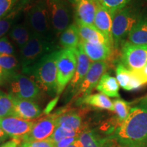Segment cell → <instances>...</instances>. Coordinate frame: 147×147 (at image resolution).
I'll return each mask as SVG.
<instances>
[{"label":"cell","mask_w":147,"mask_h":147,"mask_svg":"<svg viewBox=\"0 0 147 147\" xmlns=\"http://www.w3.org/2000/svg\"><path fill=\"white\" fill-rule=\"evenodd\" d=\"M120 145H141L147 147V100L131 108L127 117L113 136Z\"/></svg>","instance_id":"cell-1"},{"label":"cell","mask_w":147,"mask_h":147,"mask_svg":"<svg viewBox=\"0 0 147 147\" xmlns=\"http://www.w3.org/2000/svg\"><path fill=\"white\" fill-rule=\"evenodd\" d=\"M59 51L45 55L31 69L29 76L36 81L41 90L53 96L57 94V59Z\"/></svg>","instance_id":"cell-2"},{"label":"cell","mask_w":147,"mask_h":147,"mask_svg":"<svg viewBox=\"0 0 147 147\" xmlns=\"http://www.w3.org/2000/svg\"><path fill=\"white\" fill-rule=\"evenodd\" d=\"M60 50L55 40L46 39L32 34L28 42L20 49L19 62L22 71L29 75L35 64L45 55Z\"/></svg>","instance_id":"cell-3"},{"label":"cell","mask_w":147,"mask_h":147,"mask_svg":"<svg viewBox=\"0 0 147 147\" xmlns=\"http://www.w3.org/2000/svg\"><path fill=\"white\" fill-rule=\"evenodd\" d=\"M141 12L142 10L139 5L129 3L115 14L112 25L113 48L118 49L127 41L129 34L136 24Z\"/></svg>","instance_id":"cell-4"},{"label":"cell","mask_w":147,"mask_h":147,"mask_svg":"<svg viewBox=\"0 0 147 147\" xmlns=\"http://www.w3.org/2000/svg\"><path fill=\"white\" fill-rule=\"evenodd\" d=\"M26 21L32 34L54 40L47 0H38L27 13Z\"/></svg>","instance_id":"cell-5"},{"label":"cell","mask_w":147,"mask_h":147,"mask_svg":"<svg viewBox=\"0 0 147 147\" xmlns=\"http://www.w3.org/2000/svg\"><path fill=\"white\" fill-rule=\"evenodd\" d=\"M7 84L8 95L15 98L34 102L41 94V89L34 79L23 74H13Z\"/></svg>","instance_id":"cell-6"},{"label":"cell","mask_w":147,"mask_h":147,"mask_svg":"<svg viewBox=\"0 0 147 147\" xmlns=\"http://www.w3.org/2000/svg\"><path fill=\"white\" fill-rule=\"evenodd\" d=\"M53 32L60 36L72 23L74 10L71 5L64 0H47Z\"/></svg>","instance_id":"cell-7"},{"label":"cell","mask_w":147,"mask_h":147,"mask_svg":"<svg viewBox=\"0 0 147 147\" xmlns=\"http://www.w3.org/2000/svg\"><path fill=\"white\" fill-rule=\"evenodd\" d=\"M77 65L75 49H60L57 59V95H59L72 79Z\"/></svg>","instance_id":"cell-8"},{"label":"cell","mask_w":147,"mask_h":147,"mask_svg":"<svg viewBox=\"0 0 147 147\" xmlns=\"http://www.w3.org/2000/svg\"><path fill=\"white\" fill-rule=\"evenodd\" d=\"M121 61L129 71L142 69L147 63V45L125 41L121 47Z\"/></svg>","instance_id":"cell-9"},{"label":"cell","mask_w":147,"mask_h":147,"mask_svg":"<svg viewBox=\"0 0 147 147\" xmlns=\"http://www.w3.org/2000/svg\"><path fill=\"white\" fill-rule=\"evenodd\" d=\"M108 68V63L104 61H97L91 63L89 71L77 90L75 96L82 98L91 94L100 81L101 77Z\"/></svg>","instance_id":"cell-10"},{"label":"cell","mask_w":147,"mask_h":147,"mask_svg":"<svg viewBox=\"0 0 147 147\" xmlns=\"http://www.w3.org/2000/svg\"><path fill=\"white\" fill-rule=\"evenodd\" d=\"M56 114L44 117L36 121L32 129L22 138V142L43 140L51 136L56 127Z\"/></svg>","instance_id":"cell-11"},{"label":"cell","mask_w":147,"mask_h":147,"mask_svg":"<svg viewBox=\"0 0 147 147\" xmlns=\"http://www.w3.org/2000/svg\"><path fill=\"white\" fill-rule=\"evenodd\" d=\"M36 121H27L18 117H8L0 118V127L14 139L21 141L22 138L32 129Z\"/></svg>","instance_id":"cell-12"},{"label":"cell","mask_w":147,"mask_h":147,"mask_svg":"<svg viewBox=\"0 0 147 147\" xmlns=\"http://www.w3.org/2000/svg\"><path fill=\"white\" fill-rule=\"evenodd\" d=\"M75 53H76L77 58L76 71L72 79L69 82L68 88H67L69 93H74V94H76L79 86L80 85L84 76L87 74L91 64V61L84 53L82 47L79 45L75 49Z\"/></svg>","instance_id":"cell-13"},{"label":"cell","mask_w":147,"mask_h":147,"mask_svg":"<svg viewBox=\"0 0 147 147\" xmlns=\"http://www.w3.org/2000/svg\"><path fill=\"white\" fill-rule=\"evenodd\" d=\"M11 98L13 103L14 117L24 120L32 121L41 116V108L34 101L22 100L13 97H11Z\"/></svg>","instance_id":"cell-14"},{"label":"cell","mask_w":147,"mask_h":147,"mask_svg":"<svg viewBox=\"0 0 147 147\" xmlns=\"http://www.w3.org/2000/svg\"><path fill=\"white\" fill-rule=\"evenodd\" d=\"M74 6L75 23L93 25L97 8L95 0H76Z\"/></svg>","instance_id":"cell-15"},{"label":"cell","mask_w":147,"mask_h":147,"mask_svg":"<svg viewBox=\"0 0 147 147\" xmlns=\"http://www.w3.org/2000/svg\"><path fill=\"white\" fill-rule=\"evenodd\" d=\"M79 45L93 62L104 61L110 57L112 54L113 47L109 44L93 43L80 41Z\"/></svg>","instance_id":"cell-16"},{"label":"cell","mask_w":147,"mask_h":147,"mask_svg":"<svg viewBox=\"0 0 147 147\" xmlns=\"http://www.w3.org/2000/svg\"><path fill=\"white\" fill-rule=\"evenodd\" d=\"M112 25H113V16L105 8L97 3V8L93 22V26L98 29L104 35L108 42L113 46L112 38Z\"/></svg>","instance_id":"cell-17"},{"label":"cell","mask_w":147,"mask_h":147,"mask_svg":"<svg viewBox=\"0 0 147 147\" xmlns=\"http://www.w3.org/2000/svg\"><path fill=\"white\" fill-rule=\"evenodd\" d=\"M127 41L135 45H147V10L141 12Z\"/></svg>","instance_id":"cell-18"},{"label":"cell","mask_w":147,"mask_h":147,"mask_svg":"<svg viewBox=\"0 0 147 147\" xmlns=\"http://www.w3.org/2000/svg\"><path fill=\"white\" fill-rule=\"evenodd\" d=\"M55 123L56 126L63 127L74 131H82V116L76 112H66L59 115H57Z\"/></svg>","instance_id":"cell-19"},{"label":"cell","mask_w":147,"mask_h":147,"mask_svg":"<svg viewBox=\"0 0 147 147\" xmlns=\"http://www.w3.org/2000/svg\"><path fill=\"white\" fill-rule=\"evenodd\" d=\"M31 36L32 32L26 20L23 23L14 24L9 32V37L19 49L28 42Z\"/></svg>","instance_id":"cell-20"},{"label":"cell","mask_w":147,"mask_h":147,"mask_svg":"<svg viewBox=\"0 0 147 147\" xmlns=\"http://www.w3.org/2000/svg\"><path fill=\"white\" fill-rule=\"evenodd\" d=\"M29 1L30 0H21L13 10L0 19V39L10 30Z\"/></svg>","instance_id":"cell-21"},{"label":"cell","mask_w":147,"mask_h":147,"mask_svg":"<svg viewBox=\"0 0 147 147\" xmlns=\"http://www.w3.org/2000/svg\"><path fill=\"white\" fill-rule=\"evenodd\" d=\"M119 87L120 86L116 78L112 76L110 74L104 73L101 77L95 89L108 97L119 98Z\"/></svg>","instance_id":"cell-22"},{"label":"cell","mask_w":147,"mask_h":147,"mask_svg":"<svg viewBox=\"0 0 147 147\" xmlns=\"http://www.w3.org/2000/svg\"><path fill=\"white\" fill-rule=\"evenodd\" d=\"M76 24L78 28L80 41L93 42V43H106L110 45L104 35L99 32L98 29L95 28L93 25H84L80 23H76Z\"/></svg>","instance_id":"cell-23"},{"label":"cell","mask_w":147,"mask_h":147,"mask_svg":"<svg viewBox=\"0 0 147 147\" xmlns=\"http://www.w3.org/2000/svg\"><path fill=\"white\" fill-rule=\"evenodd\" d=\"M77 102L78 104H85L100 109L115 112L113 102L110 100L109 97L101 93L90 94L87 96L79 98Z\"/></svg>","instance_id":"cell-24"},{"label":"cell","mask_w":147,"mask_h":147,"mask_svg":"<svg viewBox=\"0 0 147 147\" xmlns=\"http://www.w3.org/2000/svg\"><path fill=\"white\" fill-rule=\"evenodd\" d=\"M80 43V35L76 23H71L59 36V44L63 49H76Z\"/></svg>","instance_id":"cell-25"},{"label":"cell","mask_w":147,"mask_h":147,"mask_svg":"<svg viewBox=\"0 0 147 147\" xmlns=\"http://www.w3.org/2000/svg\"><path fill=\"white\" fill-rule=\"evenodd\" d=\"M74 144L78 147H103L102 140L90 129L83 130Z\"/></svg>","instance_id":"cell-26"},{"label":"cell","mask_w":147,"mask_h":147,"mask_svg":"<svg viewBox=\"0 0 147 147\" xmlns=\"http://www.w3.org/2000/svg\"><path fill=\"white\" fill-rule=\"evenodd\" d=\"M113 103L115 113H116L117 116V122L121 125L127 117L129 113L130 109H131L129 103L121 98L116 99L113 101Z\"/></svg>","instance_id":"cell-27"},{"label":"cell","mask_w":147,"mask_h":147,"mask_svg":"<svg viewBox=\"0 0 147 147\" xmlns=\"http://www.w3.org/2000/svg\"><path fill=\"white\" fill-rule=\"evenodd\" d=\"M14 116L13 103L11 97L0 90V118Z\"/></svg>","instance_id":"cell-28"},{"label":"cell","mask_w":147,"mask_h":147,"mask_svg":"<svg viewBox=\"0 0 147 147\" xmlns=\"http://www.w3.org/2000/svg\"><path fill=\"white\" fill-rule=\"evenodd\" d=\"M131 1L132 0H98L97 3L105 8L113 17L116 12L128 5Z\"/></svg>","instance_id":"cell-29"},{"label":"cell","mask_w":147,"mask_h":147,"mask_svg":"<svg viewBox=\"0 0 147 147\" xmlns=\"http://www.w3.org/2000/svg\"><path fill=\"white\" fill-rule=\"evenodd\" d=\"M20 66L19 61L14 55L0 54V67L2 69L14 74L16 73Z\"/></svg>","instance_id":"cell-30"},{"label":"cell","mask_w":147,"mask_h":147,"mask_svg":"<svg viewBox=\"0 0 147 147\" xmlns=\"http://www.w3.org/2000/svg\"><path fill=\"white\" fill-rule=\"evenodd\" d=\"M81 132L82 131H74V130L68 129L64 128L63 127L61 126H56L54 132L51 135V136L49 138V139L53 143H55L60 141L61 140L67 138L78 137Z\"/></svg>","instance_id":"cell-31"},{"label":"cell","mask_w":147,"mask_h":147,"mask_svg":"<svg viewBox=\"0 0 147 147\" xmlns=\"http://www.w3.org/2000/svg\"><path fill=\"white\" fill-rule=\"evenodd\" d=\"M116 77L119 86L123 89L127 90L131 78V71L120 63L116 67Z\"/></svg>","instance_id":"cell-32"},{"label":"cell","mask_w":147,"mask_h":147,"mask_svg":"<svg viewBox=\"0 0 147 147\" xmlns=\"http://www.w3.org/2000/svg\"><path fill=\"white\" fill-rule=\"evenodd\" d=\"M21 0H0V19L15 8Z\"/></svg>","instance_id":"cell-33"},{"label":"cell","mask_w":147,"mask_h":147,"mask_svg":"<svg viewBox=\"0 0 147 147\" xmlns=\"http://www.w3.org/2000/svg\"><path fill=\"white\" fill-rule=\"evenodd\" d=\"M15 53L14 47L10 42L6 36L3 37L0 39V54L14 55Z\"/></svg>","instance_id":"cell-34"},{"label":"cell","mask_w":147,"mask_h":147,"mask_svg":"<svg viewBox=\"0 0 147 147\" xmlns=\"http://www.w3.org/2000/svg\"><path fill=\"white\" fill-rule=\"evenodd\" d=\"M21 144L24 147H55L54 143L49 138L34 142H22Z\"/></svg>","instance_id":"cell-35"},{"label":"cell","mask_w":147,"mask_h":147,"mask_svg":"<svg viewBox=\"0 0 147 147\" xmlns=\"http://www.w3.org/2000/svg\"><path fill=\"white\" fill-rule=\"evenodd\" d=\"M131 80H130L129 84L127 89L126 91H136V90L139 89L142 85H144L143 82L141 81L140 79L136 75L132 73L131 71Z\"/></svg>","instance_id":"cell-36"},{"label":"cell","mask_w":147,"mask_h":147,"mask_svg":"<svg viewBox=\"0 0 147 147\" xmlns=\"http://www.w3.org/2000/svg\"><path fill=\"white\" fill-rule=\"evenodd\" d=\"M131 71L132 73H134L135 75H136V76L140 79L141 81L143 82V84H145L147 83V63L142 69H138V70H134Z\"/></svg>","instance_id":"cell-37"},{"label":"cell","mask_w":147,"mask_h":147,"mask_svg":"<svg viewBox=\"0 0 147 147\" xmlns=\"http://www.w3.org/2000/svg\"><path fill=\"white\" fill-rule=\"evenodd\" d=\"M78 138V136L62 139L59 142L54 143V146L55 147H68L69 145L74 144Z\"/></svg>","instance_id":"cell-38"},{"label":"cell","mask_w":147,"mask_h":147,"mask_svg":"<svg viewBox=\"0 0 147 147\" xmlns=\"http://www.w3.org/2000/svg\"><path fill=\"white\" fill-rule=\"evenodd\" d=\"M13 74L8 72V71L5 70L0 67V85H3L4 84H7L8 79Z\"/></svg>","instance_id":"cell-39"},{"label":"cell","mask_w":147,"mask_h":147,"mask_svg":"<svg viewBox=\"0 0 147 147\" xmlns=\"http://www.w3.org/2000/svg\"><path fill=\"white\" fill-rule=\"evenodd\" d=\"M21 141L18 139L12 138L11 140L5 142L4 144L1 145L0 147H18L21 144Z\"/></svg>","instance_id":"cell-40"},{"label":"cell","mask_w":147,"mask_h":147,"mask_svg":"<svg viewBox=\"0 0 147 147\" xmlns=\"http://www.w3.org/2000/svg\"><path fill=\"white\" fill-rule=\"evenodd\" d=\"M0 138L4 140L5 141L9 138L8 134L5 133V132L3 131V130L1 127H0Z\"/></svg>","instance_id":"cell-41"},{"label":"cell","mask_w":147,"mask_h":147,"mask_svg":"<svg viewBox=\"0 0 147 147\" xmlns=\"http://www.w3.org/2000/svg\"><path fill=\"white\" fill-rule=\"evenodd\" d=\"M118 147H146L141 145H120Z\"/></svg>","instance_id":"cell-42"},{"label":"cell","mask_w":147,"mask_h":147,"mask_svg":"<svg viewBox=\"0 0 147 147\" xmlns=\"http://www.w3.org/2000/svg\"><path fill=\"white\" fill-rule=\"evenodd\" d=\"M64 1H67V2L70 3V4H71V5H74L75 4V3H76V0H64Z\"/></svg>","instance_id":"cell-43"},{"label":"cell","mask_w":147,"mask_h":147,"mask_svg":"<svg viewBox=\"0 0 147 147\" xmlns=\"http://www.w3.org/2000/svg\"><path fill=\"white\" fill-rule=\"evenodd\" d=\"M4 140L3 139H2V138H0V146H1V143H2L3 142H4Z\"/></svg>","instance_id":"cell-44"},{"label":"cell","mask_w":147,"mask_h":147,"mask_svg":"<svg viewBox=\"0 0 147 147\" xmlns=\"http://www.w3.org/2000/svg\"><path fill=\"white\" fill-rule=\"evenodd\" d=\"M68 147H78V146H76V145H75L74 144H72L69 145V146Z\"/></svg>","instance_id":"cell-45"},{"label":"cell","mask_w":147,"mask_h":147,"mask_svg":"<svg viewBox=\"0 0 147 147\" xmlns=\"http://www.w3.org/2000/svg\"><path fill=\"white\" fill-rule=\"evenodd\" d=\"M18 147H24V146H22V145H21V144H20V146H18Z\"/></svg>","instance_id":"cell-46"},{"label":"cell","mask_w":147,"mask_h":147,"mask_svg":"<svg viewBox=\"0 0 147 147\" xmlns=\"http://www.w3.org/2000/svg\"><path fill=\"white\" fill-rule=\"evenodd\" d=\"M95 2L97 3V1H98V0H95Z\"/></svg>","instance_id":"cell-47"},{"label":"cell","mask_w":147,"mask_h":147,"mask_svg":"<svg viewBox=\"0 0 147 147\" xmlns=\"http://www.w3.org/2000/svg\"><path fill=\"white\" fill-rule=\"evenodd\" d=\"M145 1H147V0H145Z\"/></svg>","instance_id":"cell-48"}]
</instances>
